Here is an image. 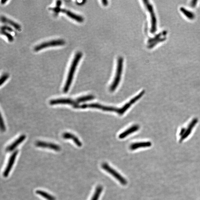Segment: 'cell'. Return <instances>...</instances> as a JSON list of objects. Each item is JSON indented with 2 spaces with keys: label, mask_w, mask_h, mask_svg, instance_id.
<instances>
[{
  "label": "cell",
  "mask_w": 200,
  "mask_h": 200,
  "mask_svg": "<svg viewBox=\"0 0 200 200\" xmlns=\"http://www.w3.org/2000/svg\"><path fill=\"white\" fill-rule=\"evenodd\" d=\"M144 94V92H141L137 96L132 99L129 102L127 103L123 107L120 108H115L112 106H103L98 104H85L82 105H79L78 104L76 106H75L74 108L83 109L87 108H96L100 109V110L105 111L116 112L118 114L122 115L133 104H134V103L141 98L143 96Z\"/></svg>",
  "instance_id": "6da1fadb"
},
{
  "label": "cell",
  "mask_w": 200,
  "mask_h": 200,
  "mask_svg": "<svg viewBox=\"0 0 200 200\" xmlns=\"http://www.w3.org/2000/svg\"><path fill=\"white\" fill-rule=\"evenodd\" d=\"M82 53L80 52H78L76 53L71 65L70 69H69L68 78H67L66 84L63 88V92L66 93L68 91L69 88L71 86L74 78V75L76 71V68L78 66L79 62L82 58Z\"/></svg>",
  "instance_id": "7a4b0ae2"
},
{
  "label": "cell",
  "mask_w": 200,
  "mask_h": 200,
  "mask_svg": "<svg viewBox=\"0 0 200 200\" xmlns=\"http://www.w3.org/2000/svg\"><path fill=\"white\" fill-rule=\"evenodd\" d=\"M123 58L122 57H120L118 60L116 76L115 77L114 82L110 86V90L111 91H114L120 84L122 73L123 68Z\"/></svg>",
  "instance_id": "3957f363"
},
{
  "label": "cell",
  "mask_w": 200,
  "mask_h": 200,
  "mask_svg": "<svg viewBox=\"0 0 200 200\" xmlns=\"http://www.w3.org/2000/svg\"><path fill=\"white\" fill-rule=\"evenodd\" d=\"M143 2L146 6V8L149 12L151 18V27L150 32L152 33H155L157 30V19L154 13L153 6L148 1H143Z\"/></svg>",
  "instance_id": "277c9868"
},
{
  "label": "cell",
  "mask_w": 200,
  "mask_h": 200,
  "mask_svg": "<svg viewBox=\"0 0 200 200\" xmlns=\"http://www.w3.org/2000/svg\"><path fill=\"white\" fill-rule=\"evenodd\" d=\"M102 167L105 171L107 172L108 173L111 174L115 178H116L117 180H118V181H119L122 185H125L127 183V182L125 178H124L122 175H121L115 170L110 167L107 163H104L102 164Z\"/></svg>",
  "instance_id": "5b68a950"
},
{
  "label": "cell",
  "mask_w": 200,
  "mask_h": 200,
  "mask_svg": "<svg viewBox=\"0 0 200 200\" xmlns=\"http://www.w3.org/2000/svg\"><path fill=\"white\" fill-rule=\"evenodd\" d=\"M65 41L63 39H57L41 43L35 47L34 50L38 51L49 47L61 46L65 44Z\"/></svg>",
  "instance_id": "8992f818"
},
{
  "label": "cell",
  "mask_w": 200,
  "mask_h": 200,
  "mask_svg": "<svg viewBox=\"0 0 200 200\" xmlns=\"http://www.w3.org/2000/svg\"><path fill=\"white\" fill-rule=\"evenodd\" d=\"M18 153V150H15L10 157L8 162L7 165L4 171L3 175L5 177H7L8 176L12 168L14 163L15 160L16 158L17 154Z\"/></svg>",
  "instance_id": "52a82bcc"
},
{
  "label": "cell",
  "mask_w": 200,
  "mask_h": 200,
  "mask_svg": "<svg viewBox=\"0 0 200 200\" xmlns=\"http://www.w3.org/2000/svg\"><path fill=\"white\" fill-rule=\"evenodd\" d=\"M49 104L51 105L58 104H68L72 105L75 107L78 104H77L75 101L69 98H61L56 99L50 100Z\"/></svg>",
  "instance_id": "ba28073f"
},
{
  "label": "cell",
  "mask_w": 200,
  "mask_h": 200,
  "mask_svg": "<svg viewBox=\"0 0 200 200\" xmlns=\"http://www.w3.org/2000/svg\"><path fill=\"white\" fill-rule=\"evenodd\" d=\"M36 146L37 147L49 148V149L55 150L56 151H59L61 149L60 146L57 144H54L47 143L46 142L43 141H37L36 143Z\"/></svg>",
  "instance_id": "9c48e42d"
},
{
  "label": "cell",
  "mask_w": 200,
  "mask_h": 200,
  "mask_svg": "<svg viewBox=\"0 0 200 200\" xmlns=\"http://www.w3.org/2000/svg\"><path fill=\"white\" fill-rule=\"evenodd\" d=\"M60 12L66 13V15L69 17L75 20L78 22L81 23L83 22L84 21V18L81 17V16L76 15V14L73 13L70 11L67 10L66 9L61 8Z\"/></svg>",
  "instance_id": "30bf717a"
},
{
  "label": "cell",
  "mask_w": 200,
  "mask_h": 200,
  "mask_svg": "<svg viewBox=\"0 0 200 200\" xmlns=\"http://www.w3.org/2000/svg\"><path fill=\"white\" fill-rule=\"evenodd\" d=\"M26 136L25 135H22L20 136V137L17 138V139L11 145H10L7 148V152H12L14 150L19 144L24 140L26 138Z\"/></svg>",
  "instance_id": "8fae6325"
},
{
  "label": "cell",
  "mask_w": 200,
  "mask_h": 200,
  "mask_svg": "<svg viewBox=\"0 0 200 200\" xmlns=\"http://www.w3.org/2000/svg\"><path fill=\"white\" fill-rule=\"evenodd\" d=\"M139 128V126L138 125L133 126L129 128L128 129L125 130V131L121 134L119 135V138L120 139L125 138L127 136L132 134L133 133L138 131Z\"/></svg>",
  "instance_id": "7c38bea8"
},
{
  "label": "cell",
  "mask_w": 200,
  "mask_h": 200,
  "mask_svg": "<svg viewBox=\"0 0 200 200\" xmlns=\"http://www.w3.org/2000/svg\"><path fill=\"white\" fill-rule=\"evenodd\" d=\"M63 137L65 139H71L73 140L76 144L77 146L79 147H81L82 146V144L81 142L78 139V138H77L76 136L74 135V134L66 132L64 133L63 134Z\"/></svg>",
  "instance_id": "4fadbf2b"
},
{
  "label": "cell",
  "mask_w": 200,
  "mask_h": 200,
  "mask_svg": "<svg viewBox=\"0 0 200 200\" xmlns=\"http://www.w3.org/2000/svg\"><path fill=\"white\" fill-rule=\"evenodd\" d=\"M151 145L152 143L150 142H139L131 144L130 148L131 150H134L140 148L149 147Z\"/></svg>",
  "instance_id": "5bb4252c"
},
{
  "label": "cell",
  "mask_w": 200,
  "mask_h": 200,
  "mask_svg": "<svg viewBox=\"0 0 200 200\" xmlns=\"http://www.w3.org/2000/svg\"><path fill=\"white\" fill-rule=\"evenodd\" d=\"M1 21L3 23H7L8 24L12 26L17 30H18L21 28V26L18 24L7 18V17H5L2 16L1 17Z\"/></svg>",
  "instance_id": "9a60e30c"
},
{
  "label": "cell",
  "mask_w": 200,
  "mask_h": 200,
  "mask_svg": "<svg viewBox=\"0 0 200 200\" xmlns=\"http://www.w3.org/2000/svg\"><path fill=\"white\" fill-rule=\"evenodd\" d=\"M180 10L181 12L190 20H193L195 19V15L193 12L187 9L185 7H181L180 8Z\"/></svg>",
  "instance_id": "2e32d148"
},
{
  "label": "cell",
  "mask_w": 200,
  "mask_h": 200,
  "mask_svg": "<svg viewBox=\"0 0 200 200\" xmlns=\"http://www.w3.org/2000/svg\"><path fill=\"white\" fill-rule=\"evenodd\" d=\"M36 193L37 194L41 195V197L45 198L47 200H56L54 197H53L52 195L49 194V193H47L46 192L41 191V190H37V191H36Z\"/></svg>",
  "instance_id": "e0dca14e"
},
{
  "label": "cell",
  "mask_w": 200,
  "mask_h": 200,
  "mask_svg": "<svg viewBox=\"0 0 200 200\" xmlns=\"http://www.w3.org/2000/svg\"><path fill=\"white\" fill-rule=\"evenodd\" d=\"M94 99L95 96H94L90 95H87L79 97L76 99L75 101H76L77 104H78L79 103L86 102L88 101L94 100Z\"/></svg>",
  "instance_id": "ac0fdd59"
},
{
  "label": "cell",
  "mask_w": 200,
  "mask_h": 200,
  "mask_svg": "<svg viewBox=\"0 0 200 200\" xmlns=\"http://www.w3.org/2000/svg\"><path fill=\"white\" fill-rule=\"evenodd\" d=\"M167 34V31H163L162 32L159 33V34L156 35L155 36L153 37V38L149 39V40L148 41V42L151 44V43H154V41L161 38L162 36H166Z\"/></svg>",
  "instance_id": "d6986e66"
},
{
  "label": "cell",
  "mask_w": 200,
  "mask_h": 200,
  "mask_svg": "<svg viewBox=\"0 0 200 200\" xmlns=\"http://www.w3.org/2000/svg\"><path fill=\"white\" fill-rule=\"evenodd\" d=\"M102 190L103 188L102 186H99L97 187L96 191L91 200H98L100 194L101 193Z\"/></svg>",
  "instance_id": "ffe728a7"
},
{
  "label": "cell",
  "mask_w": 200,
  "mask_h": 200,
  "mask_svg": "<svg viewBox=\"0 0 200 200\" xmlns=\"http://www.w3.org/2000/svg\"><path fill=\"white\" fill-rule=\"evenodd\" d=\"M166 39V37H161V38L158 39V40L154 41V43H151V44H150V45H149V46L148 47V48L149 49L152 48L154 46H155L156 45L158 44V43L165 41Z\"/></svg>",
  "instance_id": "44dd1931"
},
{
  "label": "cell",
  "mask_w": 200,
  "mask_h": 200,
  "mask_svg": "<svg viewBox=\"0 0 200 200\" xmlns=\"http://www.w3.org/2000/svg\"><path fill=\"white\" fill-rule=\"evenodd\" d=\"M1 34L7 37L8 40L10 42H12L13 41V37L12 35L10 33H8L5 31H1Z\"/></svg>",
  "instance_id": "7402d4cb"
},
{
  "label": "cell",
  "mask_w": 200,
  "mask_h": 200,
  "mask_svg": "<svg viewBox=\"0 0 200 200\" xmlns=\"http://www.w3.org/2000/svg\"><path fill=\"white\" fill-rule=\"evenodd\" d=\"M9 77V75L7 74H5L3 75L2 76L1 80H0V85H1V86L7 80V79Z\"/></svg>",
  "instance_id": "603a6c76"
},
{
  "label": "cell",
  "mask_w": 200,
  "mask_h": 200,
  "mask_svg": "<svg viewBox=\"0 0 200 200\" xmlns=\"http://www.w3.org/2000/svg\"><path fill=\"white\" fill-rule=\"evenodd\" d=\"M1 31H7L10 32H13V30L12 28V27L7 26V25L3 26L1 27Z\"/></svg>",
  "instance_id": "cb8c5ba5"
},
{
  "label": "cell",
  "mask_w": 200,
  "mask_h": 200,
  "mask_svg": "<svg viewBox=\"0 0 200 200\" xmlns=\"http://www.w3.org/2000/svg\"><path fill=\"white\" fill-rule=\"evenodd\" d=\"M1 129L2 131L3 132H5V125L3 119L2 118V116H1Z\"/></svg>",
  "instance_id": "d4e9b609"
},
{
  "label": "cell",
  "mask_w": 200,
  "mask_h": 200,
  "mask_svg": "<svg viewBox=\"0 0 200 200\" xmlns=\"http://www.w3.org/2000/svg\"><path fill=\"white\" fill-rule=\"evenodd\" d=\"M197 1H192L191 3V6L192 7H195L196 5L197 4Z\"/></svg>",
  "instance_id": "484cf974"
},
{
  "label": "cell",
  "mask_w": 200,
  "mask_h": 200,
  "mask_svg": "<svg viewBox=\"0 0 200 200\" xmlns=\"http://www.w3.org/2000/svg\"><path fill=\"white\" fill-rule=\"evenodd\" d=\"M61 4H62V2L61 1H59L56 2V7H60Z\"/></svg>",
  "instance_id": "4316f807"
},
{
  "label": "cell",
  "mask_w": 200,
  "mask_h": 200,
  "mask_svg": "<svg viewBox=\"0 0 200 200\" xmlns=\"http://www.w3.org/2000/svg\"><path fill=\"white\" fill-rule=\"evenodd\" d=\"M102 3L105 6H106L108 5V1H105V0H104V1H102Z\"/></svg>",
  "instance_id": "83f0119b"
},
{
  "label": "cell",
  "mask_w": 200,
  "mask_h": 200,
  "mask_svg": "<svg viewBox=\"0 0 200 200\" xmlns=\"http://www.w3.org/2000/svg\"><path fill=\"white\" fill-rule=\"evenodd\" d=\"M86 2V1H83L81 3H78V2H77V4L79 5H82L84 4Z\"/></svg>",
  "instance_id": "f1b7e54d"
},
{
  "label": "cell",
  "mask_w": 200,
  "mask_h": 200,
  "mask_svg": "<svg viewBox=\"0 0 200 200\" xmlns=\"http://www.w3.org/2000/svg\"><path fill=\"white\" fill-rule=\"evenodd\" d=\"M7 2V1H1V2L2 4H4Z\"/></svg>",
  "instance_id": "f546056e"
}]
</instances>
